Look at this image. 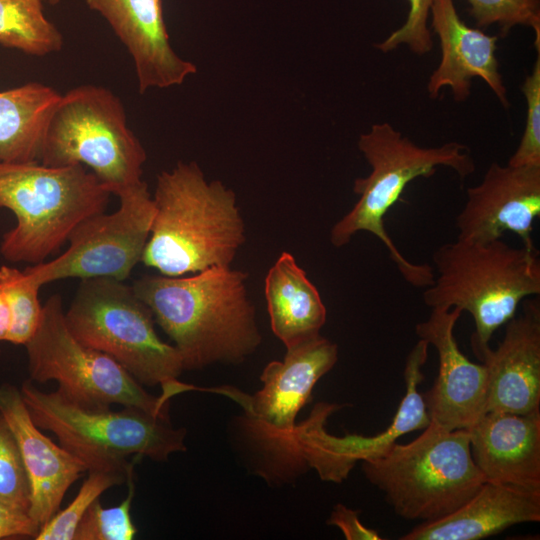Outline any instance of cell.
Instances as JSON below:
<instances>
[{"instance_id":"cell-1","label":"cell","mask_w":540,"mask_h":540,"mask_svg":"<svg viewBox=\"0 0 540 540\" xmlns=\"http://www.w3.org/2000/svg\"><path fill=\"white\" fill-rule=\"evenodd\" d=\"M248 276L231 266L182 275H144L131 285L173 341L184 370L238 364L262 337L247 289Z\"/></svg>"},{"instance_id":"cell-2","label":"cell","mask_w":540,"mask_h":540,"mask_svg":"<svg viewBox=\"0 0 540 540\" xmlns=\"http://www.w3.org/2000/svg\"><path fill=\"white\" fill-rule=\"evenodd\" d=\"M155 212L141 262L165 276L231 266L245 242L235 193L208 181L195 162H178L157 176Z\"/></svg>"},{"instance_id":"cell-3","label":"cell","mask_w":540,"mask_h":540,"mask_svg":"<svg viewBox=\"0 0 540 540\" xmlns=\"http://www.w3.org/2000/svg\"><path fill=\"white\" fill-rule=\"evenodd\" d=\"M432 261L434 280L425 288L423 302L431 309L456 307L472 316L471 346L480 360L494 332L514 317L522 301L540 294L535 246L457 238L438 247Z\"/></svg>"},{"instance_id":"cell-4","label":"cell","mask_w":540,"mask_h":540,"mask_svg":"<svg viewBox=\"0 0 540 540\" xmlns=\"http://www.w3.org/2000/svg\"><path fill=\"white\" fill-rule=\"evenodd\" d=\"M358 148L371 167L367 177L354 181L358 200L330 231L334 247H343L358 232L376 236L387 248L403 278L412 286L427 288L433 283L434 270L428 264L407 260L385 229L384 218L399 201L410 182L432 176L439 166L451 168L460 178L475 171L469 149L458 142L437 147H421L387 122L373 124L360 135Z\"/></svg>"},{"instance_id":"cell-5","label":"cell","mask_w":540,"mask_h":540,"mask_svg":"<svg viewBox=\"0 0 540 540\" xmlns=\"http://www.w3.org/2000/svg\"><path fill=\"white\" fill-rule=\"evenodd\" d=\"M19 389L35 425L52 432L87 470L110 469L133 476L143 457L164 462L186 450L185 429L140 408L123 406L113 411L84 405L58 388L43 391L29 379Z\"/></svg>"},{"instance_id":"cell-6","label":"cell","mask_w":540,"mask_h":540,"mask_svg":"<svg viewBox=\"0 0 540 540\" xmlns=\"http://www.w3.org/2000/svg\"><path fill=\"white\" fill-rule=\"evenodd\" d=\"M111 195L83 165L0 161V208L16 217L2 237L0 254L12 263L43 262L82 220L104 212Z\"/></svg>"},{"instance_id":"cell-7","label":"cell","mask_w":540,"mask_h":540,"mask_svg":"<svg viewBox=\"0 0 540 540\" xmlns=\"http://www.w3.org/2000/svg\"><path fill=\"white\" fill-rule=\"evenodd\" d=\"M362 469L398 516L421 522L453 513L486 481L472 458L468 430L431 421L410 443L362 461Z\"/></svg>"},{"instance_id":"cell-8","label":"cell","mask_w":540,"mask_h":540,"mask_svg":"<svg viewBox=\"0 0 540 540\" xmlns=\"http://www.w3.org/2000/svg\"><path fill=\"white\" fill-rule=\"evenodd\" d=\"M64 314L82 344L113 358L142 386L160 385L162 394L175 395L182 357L158 336L152 311L132 286L112 278L83 279Z\"/></svg>"},{"instance_id":"cell-9","label":"cell","mask_w":540,"mask_h":540,"mask_svg":"<svg viewBox=\"0 0 540 540\" xmlns=\"http://www.w3.org/2000/svg\"><path fill=\"white\" fill-rule=\"evenodd\" d=\"M146 159L121 100L111 90L83 84L61 95L47 125L40 163L88 167L116 195L142 181Z\"/></svg>"},{"instance_id":"cell-10","label":"cell","mask_w":540,"mask_h":540,"mask_svg":"<svg viewBox=\"0 0 540 540\" xmlns=\"http://www.w3.org/2000/svg\"><path fill=\"white\" fill-rule=\"evenodd\" d=\"M64 312L60 294L44 303L39 325L24 345L29 380L56 381L61 392L84 405L137 407L169 419V401L149 394L113 358L78 341Z\"/></svg>"},{"instance_id":"cell-11","label":"cell","mask_w":540,"mask_h":540,"mask_svg":"<svg viewBox=\"0 0 540 540\" xmlns=\"http://www.w3.org/2000/svg\"><path fill=\"white\" fill-rule=\"evenodd\" d=\"M116 196L120 205L115 212L82 220L69 234V246L62 254L25 270L41 286L67 278L126 280L142 260L155 207L143 180Z\"/></svg>"},{"instance_id":"cell-12","label":"cell","mask_w":540,"mask_h":540,"mask_svg":"<svg viewBox=\"0 0 540 540\" xmlns=\"http://www.w3.org/2000/svg\"><path fill=\"white\" fill-rule=\"evenodd\" d=\"M428 346L426 341L419 339L409 353L404 370L405 395L393 421L384 431L373 436L331 435L324 425L339 406L328 403L317 404L308 419L298 425L299 442L306 463L317 471L322 480L342 482L357 462L384 455L398 438L429 425L425 401L418 390L424 379L421 368L427 360Z\"/></svg>"},{"instance_id":"cell-13","label":"cell","mask_w":540,"mask_h":540,"mask_svg":"<svg viewBox=\"0 0 540 540\" xmlns=\"http://www.w3.org/2000/svg\"><path fill=\"white\" fill-rule=\"evenodd\" d=\"M540 216V166L492 163L482 181L467 189V200L456 217L457 238L488 242L506 232L534 247L533 222Z\"/></svg>"},{"instance_id":"cell-14","label":"cell","mask_w":540,"mask_h":540,"mask_svg":"<svg viewBox=\"0 0 540 540\" xmlns=\"http://www.w3.org/2000/svg\"><path fill=\"white\" fill-rule=\"evenodd\" d=\"M461 314L456 307L433 308L415 327L419 339L432 345L438 354L437 378L423 398L430 421L446 430L468 429L486 413V367L470 361L454 336Z\"/></svg>"},{"instance_id":"cell-15","label":"cell","mask_w":540,"mask_h":540,"mask_svg":"<svg viewBox=\"0 0 540 540\" xmlns=\"http://www.w3.org/2000/svg\"><path fill=\"white\" fill-rule=\"evenodd\" d=\"M338 360V346L318 335L286 348L282 361H272L260 379L263 387L253 396L237 392L236 400L262 427L275 432L296 429L298 412L310 401L318 380Z\"/></svg>"},{"instance_id":"cell-16","label":"cell","mask_w":540,"mask_h":540,"mask_svg":"<svg viewBox=\"0 0 540 540\" xmlns=\"http://www.w3.org/2000/svg\"><path fill=\"white\" fill-rule=\"evenodd\" d=\"M100 14L130 54L138 90L181 85L197 72L172 48L162 0H85Z\"/></svg>"},{"instance_id":"cell-17","label":"cell","mask_w":540,"mask_h":540,"mask_svg":"<svg viewBox=\"0 0 540 540\" xmlns=\"http://www.w3.org/2000/svg\"><path fill=\"white\" fill-rule=\"evenodd\" d=\"M486 412L529 414L540 411V303L522 301L521 313L507 323L502 341L489 348Z\"/></svg>"},{"instance_id":"cell-18","label":"cell","mask_w":540,"mask_h":540,"mask_svg":"<svg viewBox=\"0 0 540 540\" xmlns=\"http://www.w3.org/2000/svg\"><path fill=\"white\" fill-rule=\"evenodd\" d=\"M429 16L441 48L439 65L427 85L429 97L437 98L441 89L449 87L454 100L463 102L470 95L472 79L480 78L508 108L507 89L496 57L498 36L468 26L454 0H433Z\"/></svg>"},{"instance_id":"cell-19","label":"cell","mask_w":540,"mask_h":540,"mask_svg":"<svg viewBox=\"0 0 540 540\" xmlns=\"http://www.w3.org/2000/svg\"><path fill=\"white\" fill-rule=\"evenodd\" d=\"M0 412L16 438L29 479V514L41 527L58 512L66 492L87 466L41 432L16 386H0Z\"/></svg>"},{"instance_id":"cell-20","label":"cell","mask_w":540,"mask_h":540,"mask_svg":"<svg viewBox=\"0 0 540 540\" xmlns=\"http://www.w3.org/2000/svg\"><path fill=\"white\" fill-rule=\"evenodd\" d=\"M467 430L486 481L540 489V411L486 412Z\"/></svg>"},{"instance_id":"cell-21","label":"cell","mask_w":540,"mask_h":540,"mask_svg":"<svg viewBox=\"0 0 540 540\" xmlns=\"http://www.w3.org/2000/svg\"><path fill=\"white\" fill-rule=\"evenodd\" d=\"M540 521V489L485 481L453 513L421 522L401 540H478L519 523Z\"/></svg>"},{"instance_id":"cell-22","label":"cell","mask_w":540,"mask_h":540,"mask_svg":"<svg viewBox=\"0 0 540 540\" xmlns=\"http://www.w3.org/2000/svg\"><path fill=\"white\" fill-rule=\"evenodd\" d=\"M264 285L271 329L285 348L320 335L326 307L292 254L281 253L268 270Z\"/></svg>"},{"instance_id":"cell-23","label":"cell","mask_w":540,"mask_h":540,"mask_svg":"<svg viewBox=\"0 0 540 540\" xmlns=\"http://www.w3.org/2000/svg\"><path fill=\"white\" fill-rule=\"evenodd\" d=\"M61 95L40 82L0 91V161L40 162L47 125Z\"/></svg>"},{"instance_id":"cell-24","label":"cell","mask_w":540,"mask_h":540,"mask_svg":"<svg viewBox=\"0 0 540 540\" xmlns=\"http://www.w3.org/2000/svg\"><path fill=\"white\" fill-rule=\"evenodd\" d=\"M63 36L45 15L42 0H0V45L27 55L59 52Z\"/></svg>"},{"instance_id":"cell-25","label":"cell","mask_w":540,"mask_h":540,"mask_svg":"<svg viewBox=\"0 0 540 540\" xmlns=\"http://www.w3.org/2000/svg\"><path fill=\"white\" fill-rule=\"evenodd\" d=\"M0 283L5 291L11 314L6 342L25 345L41 320L43 305L39 300L42 287L25 269L2 265Z\"/></svg>"},{"instance_id":"cell-26","label":"cell","mask_w":540,"mask_h":540,"mask_svg":"<svg viewBox=\"0 0 540 540\" xmlns=\"http://www.w3.org/2000/svg\"><path fill=\"white\" fill-rule=\"evenodd\" d=\"M134 480L121 471L110 469H89L87 477L69 505L58 512L44 525L35 540H73L82 517L91 504L113 486Z\"/></svg>"},{"instance_id":"cell-27","label":"cell","mask_w":540,"mask_h":540,"mask_svg":"<svg viewBox=\"0 0 540 540\" xmlns=\"http://www.w3.org/2000/svg\"><path fill=\"white\" fill-rule=\"evenodd\" d=\"M469 15L478 28L497 25L501 37L516 26H528L535 33V48L540 51V0H466Z\"/></svg>"},{"instance_id":"cell-28","label":"cell","mask_w":540,"mask_h":540,"mask_svg":"<svg viewBox=\"0 0 540 540\" xmlns=\"http://www.w3.org/2000/svg\"><path fill=\"white\" fill-rule=\"evenodd\" d=\"M126 498L117 506L105 508L96 499L79 522L73 540H132L137 528L131 517L134 480L127 483Z\"/></svg>"},{"instance_id":"cell-29","label":"cell","mask_w":540,"mask_h":540,"mask_svg":"<svg viewBox=\"0 0 540 540\" xmlns=\"http://www.w3.org/2000/svg\"><path fill=\"white\" fill-rule=\"evenodd\" d=\"M0 499L29 512L31 489L16 438L0 412Z\"/></svg>"},{"instance_id":"cell-30","label":"cell","mask_w":540,"mask_h":540,"mask_svg":"<svg viewBox=\"0 0 540 540\" xmlns=\"http://www.w3.org/2000/svg\"><path fill=\"white\" fill-rule=\"evenodd\" d=\"M521 91L527 104L526 123L520 143L510 157L511 166H540V51Z\"/></svg>"},{"instance_id":"cell-31","label":"cell","mask_w":540,"mask_h":540,"mask_svg":"<svg viewBox=\"0 0 540 540\" xmlns=\"http://www.w3.org/2000/svg\"><path fill=\"white\" fill-rule=\"evenodd\" d=\"M432 1L407 0L409 10L404 24L375 47L388 53L404 44L416 55L429 53L433 48L432 33L428 27Z\"/></svg>"},{"instance_id":"cell-32","label":"cell","mask_w":540,"mask_h":540,"mask_svg":"<svg viewBox=\"0 0 540 540\" xmlns=\"http://www.w3.org/2000/svg\"><path fill=\"white\" fill-rule=\"evenodd\" d=\"M39 530V524L28 511L0 499V539H35Z\"/></svg>"},{"instance_id":"cell-33","label":"cell","mask_w":540,"mask_h":540,"mask_svg":"<svg viewBox=\"0 0 540 540\" xmlns=\"http://www.w3.org/2000/svg\"><path fill=\"white\" fill-rule=\"evenodd\" d=\"M327 525L338 527L347 540H380V534L364 526L359 520V511L352 510L343 504H336Z\"/></svg>"},{"instance_id":"cell-34","label":"cell","mask_w":540,"mask_h":540,"mask_svg":"<svg viewBox=\"0 0 540 540\" xmlns=\"http://www.w3.org/2000/svg\"><path fill=\"white\" fill-rule=\"evenodd\" d=\"M11 324V314L5 291L0 283V342L6 341Z\"/></svg>"},{"instance_id":"cell-35","label":"cell","mask_w":540,"mask_h":540,"mask_svg":"<svg viewBox=\"0 0 540 540\" xmlns=\"http://www.w3.org/2000/svg\"><path fill=\"white\" fill-rule=\"evenodd\" d=\"M45 1H47L49 4L56 5V4H58L61 0H45Z\"/></svg>"}]
</instances>
